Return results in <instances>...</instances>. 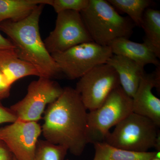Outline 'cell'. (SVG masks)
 <instances>
[{
	"label": "cell",
	"mask_w": 160,
	"mask_h": 160,
	"mask_svg": "<svg viewBox=\"0 0 160 160\" xmlns=\"http://www.w3.org/2000/svg\"><path fill=\"white\" fill-rule=\"evenodd\" d=\"M87 110L78 92L71 87L45 111L42 133L49 142L63 146L75 156L82 154L89 144Z\"/></svg>",
	"instance_id": "cell-1"
},
{
	"label": "cell",
	"mask_w": 160,
	"mask_h": 160,
	"mask_svg": "<svg viewBox=\"0 0 160 160\" xmlns=\"http://www.w3.org/2000/svg\"><path fill=\"white\" fill-rule=\"evenodd\" d=\"M44 6L39 5L31 14L21 21H6L0 23V30L14 45L18 58L33 65L41 77L51 79L61 72L40 34L39 23Z\"/></svg>",
	"instance_id": "cell-2"
},
{
	"label": "cell",
	"mask_w": 160,
	"mask_h": 160,
	"mask_svg": "<svg viewBox=\"0 0 160 160\" xmlns=\"http://www.w3.org/2000/svg\"><path fill=\"white\" fill-rule=\"evenodd\" d=\"M80 13L92 42L100 46H109L114 40L129 39L133 33V22L119 14L106 0H89Z\"/></svg>",
	"instance_id": "cell-3"
},
{
	"label": "cell",
	"mask_w": 160,
	"mask_h": 160,
	"mask_svg": "<svg viewBox=\"0 0 160 160\" xmlns=\"http://www.w3.org/2000/svg\"><path fill=\"white\" fill-rule=\"evenodd\" d=\"M158 128L148 118L132 112L109 132L103 142L134 152H147L152 148L160 151Z\"/></svg>",
	"instance_id": "cell-4"
},
{
	"label": "cell",
	"mask_w": 160,
	"mask_h": 160,
	"mask_svg": "<svg viewBox=\"0 0 160 160\" xmlns=\"http://www.w3.org/2000/svg\"><path fill=\"white\" fill-rule=\"evenodd\" d=\"M132 112V98L119 86L111 92L102 106L88 112L89 143L103 142L112 127Z\"/></svg>",
	"instance_id": "cell-5"
},
{
	"label": "cell",
	"mask_w": 160,
	"mask_h": 160,
	"mask_svg": "<svg viewBox=\"0 0 160 160\" xmlns=\"http://www.w3.org/2000/svg\"><path fill=\"white\" fill-rule=\"evenodd\" d=\"M112 55L109 46L90 42L51 55L61 73L69 79L74 80L82 77L98 65L106 63Z\"/></svg>",
	"instance_id": "cell-6"
},
{
	"label": "cell",
	"mask_w": 160,
	"mask_h": 160,
	"mask_svg": "<svg viewBox=\"0 0 160 160\" xmlns=\"http://www.w3.org/2000/svg\"><path fill=\"white\" fill-rule=\"evenodd\" d=\"M120 85L117 72L107 63L96 66L80 78L75 89L87 110L102 106L112 90Z\"/></svg>",
	"instance_id": "cell-7"
},
{
	"label": "cell",
	"mask_w": 160,
	"mask_h": 160,
	"mask_svg": "<svg viewBox=\"0 0 160 160\" xmlns=\"http://www.w3.org/2000/svg\"><path fill=\"white\" fill-rule=\"evenodd\" d=\"M63 88L49 78L40 77L29 84L26 96L10 107L18 120L38 122L46 106L53 102L62 93Z\"/></svg>",
	"instance_id": "cell-8"
},
{
	"label": "cell",
	"mask_w": 160,
	"mask_h": 160,
	"mask_svg": "<svg viewBox=\"0 0 160 160\" xmlns=\"http://www.w3.org/2000/svg\"><path fill=\"white\" fill-rule=\"evenodd\" d=\"M90 42L92 40L80 12L67 10L58 13L54 29L44 42L47 51L52 54Z\"/></svg>",
	"instance_id": "cell-9"
},
{
	"label": "cell",
	"mask_w": 160,
	"mask_h": 160,
	"mask_svg": "<svg viewBox=\"0 0 160 160\" xmlns=\"http://www.w3.org/2000/svg\"><path fill=\"white\" fill-rule=\"evenodd\" d=\"M42 127L38 122L17 120L0 128V141L16 160H33Z\"/></svg>",
	"instance_id": "cell-10"
},
{
	"label": "cell",
	"mask_w": 160,
	"mask_h": 160,
	"mask_svg": "<svg viewBox=\"0 0 160 160\" xmlns=\"http://www.w3.org/2000/svg\"><path fill=\"white\" fill-rule=\"evenodd\" d=\"M152 73L142 76L136 92L132 98V112L153 121L160 126V99L152 92L156 88Z\"/></svg>",
	"instance_id": "cell-11"
},
{
	"label": "cell",
	"mask_w": 160,
	"mask_h": 160,
	"mask_svg": "<svg viewBox=\"0 0 160 160\" xmlns=\"http://www.w3.org/2000/svg\"><path fill=\"white\" fill-rule=\"evenodd\" d=\"M106 63L117 72L120 85L126 94L133 97L145 72L144 68L132 60L117 55H112Z\"/></svg>",
	"instance_id": "cell-12"
},
{
	"label": "cell",
	"mask_w": 160,
	"mask_h": 160,
	"mask_svg": "<svg viewBox=\"0 0 160 160\" xmlns=\"http://www.w3.org/2000/svg\"><path fill=\"white\" fill-rule=\"evenodd\" d=\"M112 54L121 55L134 61L144 68L152 64L160 66L159 59L151 48L146 43L135 42L126 38L114 40L109 45Z\"/></svg>",
	"instance_id": "cell-13"
},
{
	"label": "cell",
	"mask_w": 160,
	"mask_h": 160,
	"mask_svg": "<svg viewBox=\"0 0 160 160\" xmlns=\"http://www.w3.org/2000/svg\"><path fill=\"white\" fill-rule=\"evenodd\" d=\"M0 70L10 86L20 79L29 76L41 77L33 65L18 58L15 51H0Z\"/></svg>",
	"instance_id": "cell-14"
},
{
	"label": "cell",
	"mask_w": 160,
	"mask_h": 160,
	"mask_svg": "<svg viewBox=\"0 0 160 160\" xmlns=\"http://www.w3.org/2000/svg\"><path fill=\"white\" fill-rule=\"evenodd\" d=\"M47 0H0V23L4 21L18 22L27 17L40 4Z\"/></svg>",
	"instance_id": "cell-15"
},
{
	"label": "cell",
	"mask_w": 160,
	"mask_h": 160,
	"mask_svg": "<svg viewBox=\"0 0 160 160\" xmlns=\"http://www.w3.org/2000/svg\"><path fill=\"white\" fill-rule=\"evenodd\" d=\"M94 146L95 154L92 160H151L157 152H134L119 149L105 142H97Z\"/></svg>",
	"instance_id": "cell-16"
},
{
	"label": "cell",
	"mask_w": 160,
	"mask_h": 160,
	"mask_svg": "<svg viewBox=\"0 0 160 160\" xmlns=\"http://www.w3.org/2000/svg\"><path fill=\"white\" fill-rule=\"evenodd\" d=\"M141 27L145 33L143 42L149 46L160 58V11L149 8L143 14Z\"/></svg>",
	"instance_id": "cell-17"
},
{
	"label": "cell",
	"mask_w": 160,
	"mask_h": 160,
	"mask_svg": "<svg viewBox=\"0 0 160 160\" xmlns=\"http://www.w3.org/2000/svg\"><path fill=\"white\" fill-rule=\"evenodd\" d=\"M115 9L126 13L136 26L141 27L143 14L153 2L150 0H108Z\"/></svg>",
	"instance_id": "cell-18"
},
{
	"label": "cell",
	"mask_w": 160,
	"mask_h": 160,
	"mask_svg": "<svg viewBox=\"0 0 160 160\" xmlns=\"http://www.w3.org/2000/svg\"><path fill=\"white\" fill-rule=\"evenodd\" d=\"M68 150L46 140H38L33 160H64Z\"/></svg>",
	"instance_id": "cell-19"
},
{
	"label": "cell",
	"mask_w": 160,
	"mask_h": 160,
	"mask_svg": "<svg viewBox=\"0 0 160 160\" xmlns=\"http://www.w3.org/2000/svg\"><path fill=\"white\" fill-rule=\"evenodd\" d=\"M89 3V0H47L46 5L51 6L58 14L67 10L81 12Z\"/></svg>",
	"instance_id": "cell-20"
},
{
	"label": "cell",
	"mask_w": 160,
	"mask_h": 160,
	"mask_svg": "<svg viewBox=\"0 0 160 160\" xmlns=\"http://www.w3.org/2000/svg\"><path fill=\"white\" fill-rule=\"evenodd\" d=\"M18 120L11 109L3 106L0 103V125L5 123H13Z\"/></svg>",
	"instance_id": "cell-21"
},
{
	"label": "cell",
	"mask_w": 160,
	"mask_h": 160,
	"mask_svg": "<svg viewBox=\"0 0 160 160\" xmlns=\"http://www.w3.org/2000/svg\"><path fill=\"white\" fill-rule=\"evenodd\" d=\"M11 87V86L9 85L5 76L0 70V101L9 97Z\"/></svg>",
	"instance_id": "cell-22"
},
{
	"label": "cell",
	"mask_w": 160,
	"mask_h": 160,
	"mask_svg": "<svg viewBox=\"0 0 160 160\" xmlns=\"http://www.w3.org/2000/svg\"><path fill=\"white\" fill-rule=\"evenodd\" d=\"M14 157L3 142L0 141V160H13Z\"/></svg>",
	"instance_id": "cell-23"
},
{
	"label": "cell",
	"mask_w": 160,
	"mask_h": 160,
	"mask_svg": "<svg viewBox=\"0 0 160 160\" xmlns=\"http://www.w3.org/2000/svg\"><path fill=\"white\" fill-rule=\"evenodd\" d=\"M6 50L15 51V47L9 39L4 37L0 33V51Z\"/></svg>",
	"instance_id": "cell-24"
},
{
	"label": "cell",
	"mask_w": 160,
	"mask_h": 160,
	"mask_svg": "<svg viewBox=\"0 0 160 160\" xmlns=\"http://www.w3.org/2000/svg\"><path fill=\"white\" fill-rule=\"evenodd\" d=\"M152 73L155 82L156 88L157 90L160 91V66H157L155 70Z\"/></svg>",
	"instance_id": "cell-25"
},
{
	"label": "cell",
	"mask_w": 160,
	"mask_h": 160,
	"mask_svg": "<svg viewBox=\"0 0 160 160\" xmlns=\"http://www.w3.org/2000/svg\"><path fill=\"white\" fill-rule=\"evenodd\" d=\"M151 160H160V158L156 157L155 156L154 158H152V159Z\"/></svg>",
	"instance_id": "cell-26"
},
{
	"label": "cell",
	"mask_w": 160,
	"mask_h": 160,
	"mask_svg": "<svg viewBox=\"0 0 160 160\" xmlns=\"http://www.w3.org/2000/svg\"><path fill=\"white\" fill-rule=\"evenodd\" d=\"M13 160H16L15 159V158H14V159H13Z\"/></svg>",
	"instance_id": "cell-27"
}]
</instances>
